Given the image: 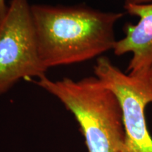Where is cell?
Listing matches in <instances>:
<instances>
[{"label":"cell","mask_w":152,"mask_h":152,"mask_svg":"<svg viewBox=\"0 0 152 152\" xmlns=\"http://www.w3.org/2000/svg\"><path fill=\"white\" fill-rule=\"evenodd\" d=\"M38 50L47 70L100 57L113 49L114 28L123 13L86 6L31 5Z\"/></svg>","instance_id":"1"},{"label":"cell","mask_w":152,"mask_h":152,"mask_svg":"<svg viewBox=\"0 0 152 152\" xmlns=\"http://www.w3.org/2000/svg\"><path fill=\"white\" fill-rule=\"evenodd\" d=\"M58 99L79 124L88 152H123L125 130L121 104L96 76L75 81L29 80Z\"/></svg>","instance_id":"2"},{"label":"cell","mask_w":152,"mask_h":152,"mask_svg":"<svg viewBox=\"0 0 152 152\" xmlns=\"http://www.w3.org/2000/svg\"><path fill=\"white\" fill-rule=\"evenodd\" d=\"M28 0H11L0 24V95L21 79L46 75Z\"/></svg>","instance_id":"3"},{"label":"cell","mask_w":152,"mask_h":152,"mask_svg":"<svg viewBox=\"0 0 152 152\" xmlns=\"http://www.w3.org/2000/svg\"><path fill=\"white\" fill-rule=\"evenodd\" d=\"M94 73L121 104L125 130L123 152H152V137L145 115L147 106L152 104V68L126 73L102 56L97 58Z\"/></svg>","instance_id":"4"},{"label":"cell","mask_w":152,"mask_h":152,"mask_svg":"<svg viewBox=\"0 0 152 152\" xmlns=\"http://www.w3.org/2000/svg\"><path fill=\"white\" fill-rule=\"evenodd\" d=\"M124 8L129 14L139 17V21L125 26V36L116 40L113 50L116 56L132 54L127 68V73L132 74L152 68V3L125 2Z\"/></svg>","instance_id":"5"},{"label":"cell","mask_w":152,"mask_h":152,"mask_svg":"<svg viewBox=\"0 0 152 152\" xmlns=\"http://www.w3.org/2000/svg\"><path fill=\"white\" fill-rule=\"evenodd\" d=\"M8 7L6 4L5 0H0V24L2 22L8 11Z\"/></svg>","instance_id":"6"},{"label":"cell","mask_w":152,"mask_h":152,"mask_svg":"<svg viewBox=\"0 0 152 152\" xmlns=\"http://www.w3.org/2000/svg\"><path fill=\"white\" fill-rule=\"evenodd\" d=\"M125 2L135 4H142L152 3V0H126Z\"/></svg>","instance_id":"7"}]
</instances>
